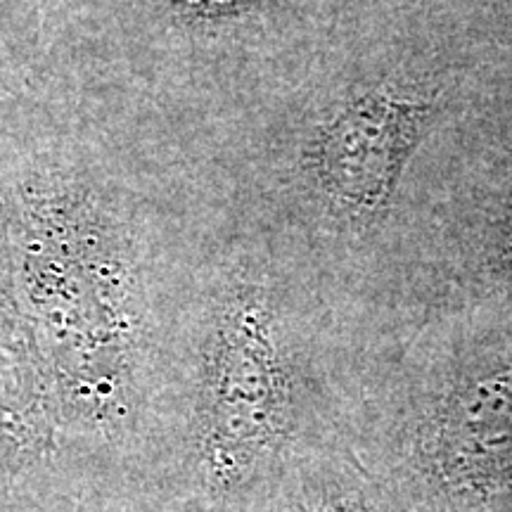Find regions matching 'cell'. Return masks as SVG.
<instances>
[{
	"label": "cell",
	"instance_id": "1",
	"mask_svg": "<svg viewBox=\"0 0 512 512\" xmlns=\"http://www.w3.org/2000/svg\"><path fill=\"white\" fill-rule=\"evenodd\" d=\"M309 311L271 268L183 280L157 356L145 470L181 512H256L292 472L351 451Z\"/></svg>",
	"mask_w": 512,
	"mask_h": 512
},
{
	"label": "cell",
	"instance_id": "2",
	"mask_svg": "<svg viewBox=\"0 0 512 512\" xmlns=\"http://www.w3.org/2000/svg\"><path fill=\"white\" fill-rule=\"evenodd\" d=\"M351 453L406 512H512V325L430 349Z\"/></svg>",
	"mask_w": 512,
	"mask_h": 512
},
{
	"label": "cell",
	"instance_id": "3",
	"mask_svg": "<svg viewBox=\"0 0 512 512\" xmlns=\"http://www.w3.org/2000/svg\"><path fill=\"white\" fill-rule=\"evenodd\" d=\"M430 114V102L392 88L354 93L311 136L306 176L344 219H370L394 195Z\"/></svg>",
	"mask_w": 512,
	"mask_h": 512
},
{
	"label": "cell",
	"instance_id": "4",
	"mask_svg": "<svg viewBox=\"0 0 512 512\" xmlns=\"http://www.w3.org/2000/svg\"><path fill=\"white\" fill-rule=\"evenodd\" d=\"M0 512H181L133 467H48L0 486Z\"/></svg>",
	"mask_w": 512,
	"mask_h": 512
},
{
	"label": "cell",
	"instance_id": "5",
	"mask_svg": "<svg viewBox=\"0 0 512 512\" xmlns=\"http://www.w3.org/2000/svg\"><path fill=\"white\" fill-rule=\"evenodd\" d=\"M256 512H406L351 451L292 472Z\"/></svg>",
	"mask_w": 512,
	"mask_h": 512
},
{
	"label": "cell",
	"instance_id": "6",
	"mask_svg": "<svg viewBox=\"0 0 512 512\" xmlns=\"http://www.w3.org/2000/svg\"><path fill=\"white\" fill-rule=\"evenodd\" d=\"M252 0H171V8L181 15L185 22H202V19H216L230 12L245 8Z\"/></svg>",
	"mask_w": 512,
	"mask_h": 512
},
{
	"label": "cell",
	"instance_id": "7",
	"mask_svg": "<svg viewBox=\"0 0 512 512\" xmlns=\"http://www.w3.org/2000/svg\"><path fill=\"white\" fill-rule=\"evenodd\" d=\"M501 268L503 271L512 273V192H510V200L505 204V214H503V221H501Z\"/></svg>",
	"mask_w": 512,
	"mask_h": 512
}]
</instances>
